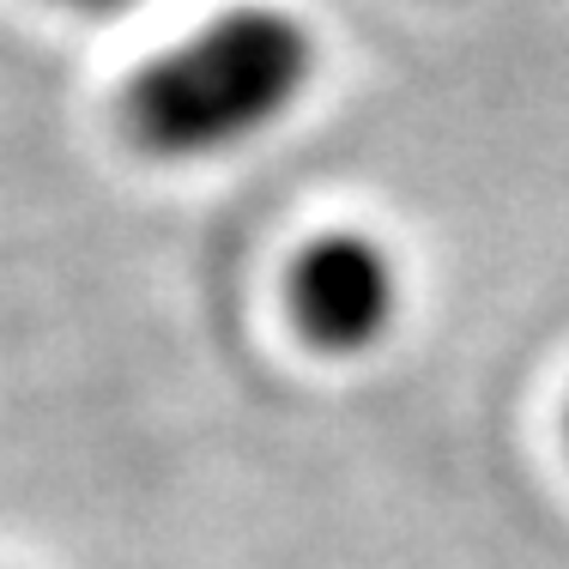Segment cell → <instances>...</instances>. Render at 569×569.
I'll use <instances>...</instances> for the list:
<instances>
[{
  "label": "cell",
  "instance_id": "obj_1",
  "mask_svg": "<svg viewBox=\"0 0 569 569\" xmlns=\"http://www.w3.org/2000/svg\"><path fill=\"white\" fill-rule=\"evenodd\" d=\"M316 24L273 0H242L133 67L116 121L133 152L158 164H200L273 133L316 91Z\"/></svg>",
  "mask_w": 569,
  "mask_h": 569
},
{
  "label": "cell",
  "instance_id": "obj_2",
  "mask_svg": "<svg viewBox=\"0 0 569 569\" xmlns=\"http://www.w3.org/2000/svg\"><path fill=\"white\" fill-rule=\"evenodd\" d=\"M291 321L316 351H370L400 316V267L363 230L316 237L291 261Z\"/></svg>",
  "mask_w": 569,
  "mask_h": 569
},
{
  "label": "cell",
  "instance_id": "obj_3",
  "mask_svg": "<svg viewBox=\"0 0 569 569\" xmlns=\"http://www.w3.org/2000/svg\"><path fill=\"white\" fill-rule=\"evenodd\" d=\"M49 7L73 12V19H121V12H133L140 0H49Z\"/></svg>",
  "mask_w": 569,
  "mask_h": 569
}]
</instances>
